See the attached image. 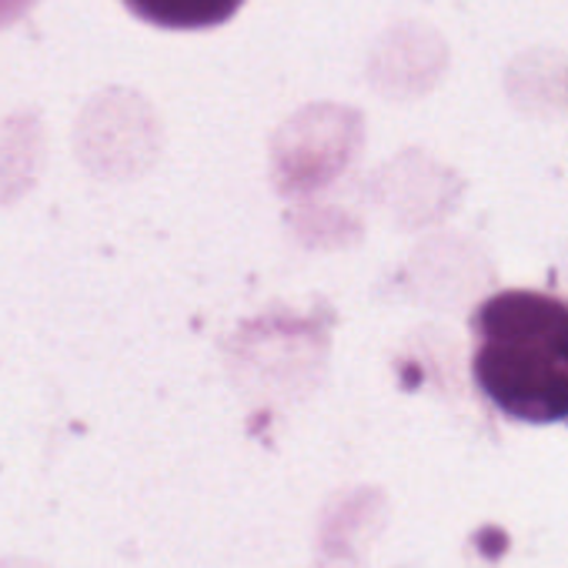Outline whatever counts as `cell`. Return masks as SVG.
Wrapping results in <instances>:
<instances>
[{"label": "cell", "instance_id": "3957f363", "mask_svg": "<svg viewBox=\"0 0 568 568\" xmlns=\"http://www.w3.org/2000/svg\"><path fill=\"white\" fill-rule=\"evenodd\" d=\"M34 4H38V0H0V28L18 21L21 14H28Z\"/></svg>", "mask_w": 568, "mask_h": 568}, {"label": "cell", "instance_id": "7a4b0ae2", "mask_svg": "<svg viewBox=\"0 0 568 568\" xmlns=\"http://www.w3.org/2000/svg\"><path fill=\"white\" fill-rule=\"evenodd\" d=\"M121 4L161 31H211L227 24L244 8V0H121Z\"/></svg>", "mask_w": 568, "mask_h": 568}, {"label": "cell", "instance_id": "6da1fadb", "mask_svg": "<svg viewBox=\"0 0 568 568\" xmlns=\"http://www.w3.org/2000/svg\"><path fill=\"white\" fill-rule=\"evenodd\" d=\"M471 372L481 395L528 425L568 422V302L555 292L508 288L471 318Z\"/></svg>", "mask_w": 568, "mask_h": 568}]
</instances>
